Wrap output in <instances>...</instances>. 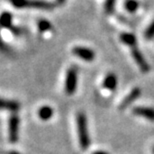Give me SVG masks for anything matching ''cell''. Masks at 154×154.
Returning a JSON list of instances; mask_svg holds the SVG:
<instances>
[{"label":"cell","mask_w":154,"mask_h":154,"mask_svg":"<svg viewBox=\"0 0 154 154\" xmlns=\"http://www.w3.org/2000/svg\"><path fill=\"white\" fill-rule=\"evenodd\" d=\"M20 118L16 114L9 117L8 120V139L10 143H16L19 140Z\"/></svg>","instance_id":"obj_4"},{"label":"cell","mask_w":154,"mask_h":154,"mask_svg":"<svg viewBox=\"0 0 154 154\" xmlns=\"http://www.w3.org/2000/svg\"><path fill=\"white\" fill-rule=\"evenodd\" d=\"M132 112L136 116H140L147 120H150V121H154V108H151V107L137 106L132 109Z\"/></svg>","instance_id":"obj_8"},{"label":"cell","mask_w":154,"mask_h":154,"mask_svg":"<svg viewBox=\"0 0 154 154\" xmlns=\"http://www.w3.org/2000/svg\"><path fill=\"white\" fill-rule=\"evenodd\" d=\"M2 154H21L17 151H6V152H3Z\"/></svg>","instance_id":"obj_19"},{"label":"cell","mask_w":154,"mask_h":154,"mask_svg":"<svg viewBox=\"0 0 154 154\" xmlns=\"http://www.w3.org/2000/svg\"><path fill=\"white\" fill-rule=\"evenodd\" d=\"M140 3L137 0H125L124 2V7L129 13H134L137 11V9L139 8Z\"/></svg>","instance_id":"obj_14"},{"label":"cell","mask_w":154,"mask_h":154,"mask_svg":"<svg viewBox=\"0 0 154 154\" xmlns=\"http://www.w3.org/2000/svg\"><path fill=\"white\" fill-rule=\"evenodd\" d=\"M65 1L66 0H56V3H58V4H63Z\"/></svg>","instance_id":"obj_21"},{"label":"cell","mask_w":154,"mask_h":154,"mask_svg":"<svg viewBox=\"0 0 154 154\" xmlns=\"http://www.w3.org/2000/svg\"><path fill=\"white\" fill-rule=\"evenodd\" d=\"M117 77L113 73H109L105 76L103 80V87L105 89H108L110 91H114L117 87Z\"/></svg>","instance_id":"obj_10"},{"label":"cell","mask_w":154,"mask_h":154,"mask_svg":"<svg viewBox=\"0 0 154 154\" xmlns=\"http://www.w3.org/2000/svg\"><path fill=\"white\" fill-rule=\"evenodd\" d=\"M52 28V25L49 21L45 19H41L38 21V29L40 32H46Z\"/></svg>","instance_id":"obj_15"},{"label":"cell","mask_w":154,"mask_h":154,"mask_svg":"<svg viewBox=\"0 0 154 154\" xmlns=\"http://www.w3.org/2000/svg\"><path fill=\"white\" fill-rule=\"evenodd\" d=\"M131 53H132V56H133V58H134L135 62H136V64L138 65V67H139V69L141 70V71H142L143 73L149 72L150 65L146 61L145 57L143 56V54L141 53V51L139 50V49L136 48V47L132 48Z\"/></svg>","instance_id":"obj_5"},{"label":"cell","mask_w":154,"mask_h":154,"mask_svg":"<svg viewBox=\"0 0 154 154\" xmlns=\"http://www.w3.org/2000/svg\"><path fill=\"white\" fill-rule=\"evenodd\" d=\"M78 82V69L76 66H71L67 70L65 78V92L67 95H72L75 93Z\"/></svg>","instance_id":"obj_3"},{"label":"cell","mask_w":154,"mask_h":154,"mask_svg":"<svg viewBox=\"0 0 154 154\" xmlns=\"http://www.w3.org/2000/svg\"><path fill=\"white\" fill-rule=\"evenodd\" d=\"M9 50V47L6 45V43L4 42V40L2 39L1 34H0V51L2 52H7Z\"/></svg>","instance_id":"obj_18"},{"label":"cell","mask_w":154,"mask_h":154,"mask_svg":"<svg viewBox=\"0 0 154 154\" xmlns=\"http://www.w3.org/2000/svg\"><path fill=\"white\" fill-rule=\"evenodd\" d=\"M20 109V103L15 100H8L0 98V110H5V111L10 112H17Z\"/></svg>","instance_id":"obj_9"},{"label":"cell","mask_w":154,"mask_h":154,"mask_svg":"<svg viewBox=\"0 0 154 154\" xmlns=\"http://www.w3.org/2000/svg\"><path fill=\"white\" fill-rule=\"evenodd\" d=\"M12 18H13V16H12L11 13H9V12H3L0 15V27L11 30L14 27L13 24H12Z\"/></svg>","instance_id":"obj_11"},{"label":"cell","mask_w":154,"mask_h":154,"mask_svg":"<svg viewBox=\"0 0 154 154\" xmlns=\"http://www.w3.org/2000/svg\"><path fill=\"white\" fill-rule=\"evenodd\" d=\"M77 122V131H78L79 144L82 150H87L90 145V137L88 133V126H87V118L84 113L79 112L76 117Z\"/></svg>","instance_id":"obj_1"},{"label":"cell","mask_w":154,"mask_h":154,"mask_svg":"<svg viewBox=\"0 0 154 154\" xmlns=\"http://www.w3.org/2000/svg\"><path fill=\"white\" fill-rule=\"evenodd\" d=\"M92 154H109V153H107V152H105V151H101V150H99V151H95V152H93Z\"/></svg>","instance_id":"obj_20"},{"label":"cell","mask_w":154,"mask_h":154,"mask_svg":"<svg viewBox=\"0 0 154 154\" xmlns=\"http://www.w3.org/2000/svg\"><path fill=\"white\" fill-rule=\"evenodd\" d=\"M10 3L16 8H36V9H52L53 3L43 1V0H9Z\"/></svg>","instance_id":"obj_2"},{"label":"cell","mask_w":154,"mask_h":154,"mask_svg":"<svg viewBox=\"0 0 154 154\" xmlns=\"http://www.w3.org/2000/svg\"><path fill=\"white\" fill-rule=\"evenodd\" d=\"M72 52L77 57H79L80 59L84 61L91 62V61L95 59V52L90 48L83 47V46H77V47L73 48Z\"/></svg>","instance_id":"obj_6"},{"label":"cell","mask_w":154,"mask_h":154,"mask_svg":"<svg viewBox=\"0 0 154 154\" xmlns=\"http://www.w3.org/2000/svg\"><path fill=\"white\" fill-rule=\"evenodd\" d=\"M144 36L148 40H151L154 38V20L151 22V24L147 27V29L145 30V33H144Z\"/></svg>","instance_id":"obj_17"},{"label":"cell","mask_w":154,"mask_h":154,"mask_svg":"<svg viewBox=\"0 0 154 154\" xmlns=\"http://www.w3.org/2000/svg\"><path fill=\"white\" fill-rule=\"evenodd\" d=\"M152 152H153V154H154V147H153V149H152Z\"/></svg>","instance_id":"obj_22"},{"label":"cell","mask_w":154,"mask_h":154,"mask_svg":"<svg viewBox=\"0 0 154 154\" xmlns=\"http://www.w3.org/2000/svg\"><path fill=\"white\" fill-rule=\"evenodd\" d=\"M140 95H141V89L139 87L133 88L127 95H126L124 99L122 100V102H121V104H120V106H119V109L120 110L126 109L128 106H130L131 104L140 96Z\"/></svg>","instance_id":"obj_7"},{"label":"cell","mask_w":154,"mask_h":154,"mask_svg":"<svg viewBox=\"0 0 154 154\" xmlns=\"http://www.w3.org/2000/svg\"><path fill=\"white\" fill-rule=\"evenodd\" d=\"M120 40L124 43L125 45L127 46H130V47L134 48L135 45H136L137 43V40H136V37H135L134 34H132V33H121L120 34Z\"/></svg>","instance_id":"obj_13"},{"label":"cell","mask_w":154,"mask_h":154,"mask_svg":"<svg viewBox=\"0 0 154 154\" xmlns=\"http://www.w3.org/2000/svg\"><path fill=\"white\" fill-rule=\"evenodd\" d=\"M115 4L116 0H106L105 5H104V9L107 14H112L115 10Z\"/></svg>","instance_id":"obj_16"},{"label":"cell","mask_w":154,"mask_h":154,"mask_svg":"<svg viewBox=\"0 0 154 154\" xmlns=\"http://www.w3.org/2000/svg\"><path fill=\"white\" fill-rule=\"evenodd\" d=\"M54 114V110L50 106H42L41 108L38 110V116L39 118L43 120V121H47V120L51 119L52 116Z\"/></svg>","instance_id":"obj_12"}]
</instances>
